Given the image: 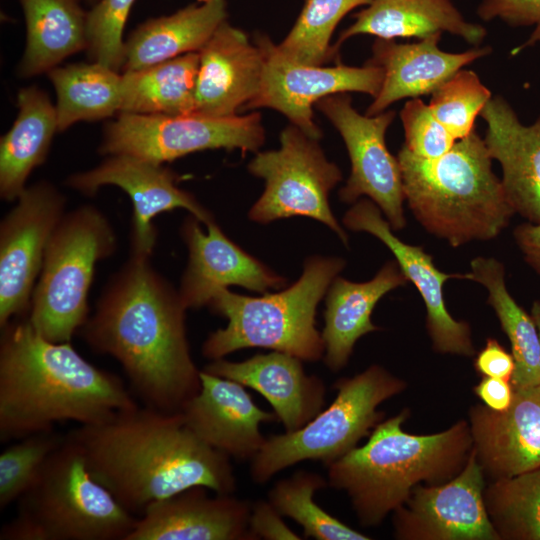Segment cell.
<instances>
[{
	"instance_id": "6da1fadb",
	"label": "cell",
	"mask_w": 540,
	"mask_h": 540,
	"mask_svg": "<svg viewBox=\"0 0 540 540\" xmlns=\"http://www.w3.org/2000/svg\"><path fill=\"white\" fill-rule=\"evenodd\" d=\"M186 309L149 257L131 255L82 332L94 351L120 363L145 406L181 412L201 388L186 336Z\"/></svg>"
},
{
	"instance_id": "7a4b0ae2",
	"label": "cell",
	"mask_w": 540,
	"mask_h": 540,
	"mask_svg": "<svg viewBox=\"0 0 540 540\" xmlns=\"http://www.w3.org/2000/svg\"><path fill=\"white\" fill-rule=\"evenodd\" d=\"M91 475L131 514L194 486L234 494L231 458L193 433L182 412L137 406L66 433Z\"/></svg>"
},
{
	"instance_id": "3957f363",
	"label": "cell",
	"mask_w": 540,
	"mask_h": 540,
	"mask_svg": "<svg viewBox=\"0 0 540 540\" xmlns=\"http://www.w3.org/2000/svg\"><path fill=\"white\" fill-rule=\"evenodd\" d=\"M0 338V440H19L62 421L96 425L137 403L116 375L52 342L28 321H10Z\"/></svg>"
},
{
	"instance_id": "277c9868",
	"label": "cell",
	"mask_w": 540,
	"mask_h": 540,
	"mask_svg": "<svg viewBox=\"0 0 540 540\" xmlns=\"http://www.w3.org/2000/svg\"><path fill=\"white\" fill-rule=\"evenodd\" d=\"M404 408L381 421L357 446L330 464L328 485L344 491L362 527H376L402 506L413 489L453 479L465 466L473 447L467 420L427 435L410 434Z\"/></svg>"
},
{
	"instance_id": "5b68a950",
	"label": "cell",
	"mask_w": 540,
	"mask_h": 540,
	"mask_svg": "<svg viewBox=\"0 0 540 540\" xmlns=\"http://www.w3.org/2000/svg\"><path fill=\"white\" fill-rule=\"evenodd\" d=\"M397 158L414 217L454 248L496 238L515 214L475 130L441 157L420 158L403 146Z\"/></svg>"
},
{
	"instance_id": "8992f818",
	"label": "cell",
	"mask_w": 540,
	"mask_h": 540,
	"mask_svg": "<svg viewBox=\"0 0 540 540\" xmlns=\"http://www.w3.org/2000/svg\"><path fill=\"white\" fill-rule=\"evenodd\" d=\"M344 265L340 258L310 257L297 282L261 297L218 290L208 306L228 323L208 336L202 354L216 360L243 348L261 347L302 361L320 360L325 348L315 326L316 309Z\"/></svg>"
},
{
	"instance_id": "52a82bcc",
	"label": "cell",
	"mask_w": 540,
	"mask_h": 540,
	"mask_svg": "<svg viewBox=\"0 0 540 540\" xmlns=\"http://www.w3.org/2000/svg\"><path fill=\"white\" fill-rule=\"evenodd\" d=\"M17 504L0 540H126L138 519L94 479L66 434Z\"/></svg>"
},
{
	"instance_id": "ba28073f",
	"label": "cell",
	"mask_w": 540,
	"mask_h": 540,
	"mask_svg": "<svg viewBox=\"0 0 540 540\" xmlns=\"http://www.w3.org/2000/svg\"><path fill=\"white\" fill-rule=\"evenodd\" d=\"M407 386L405 380L377 364L338 379L333 385L336 397L327 408L294 432L266 438L251 460L252 481L265 484L283 469L305 460H318L328 467L371 434L385 417L379 405Z\"/></svg>"
},
{
	"instance_id": "9c48e42d",
	"label": "cell",
	"mask_w": 540,
	"mask_h": 540,
	"mask_svg": "<svg viewBox=\"0 0 540 540\" xmlns=\"http://www.w3.org/2000/svg\"><path fill=\"white\" fill-rule=\"evenodd\" d=\"M106 216L91 205L65 213L47 245L28 321L49 341L70 342L88 320L95 265L115 252Z\"/></svg>"
},
{
	"instance_id": "30bf717a",
	"label": "cell",
	"mask_w": 540,
	"mask_h": 540,
	"mask_svg": "<svg viewBox=\"0 0 540 540\" xmlns=\"http://www.w3.org/2000/svg\"><path fill=\"white\" fill-rule=\"evenodd\" d=\"M318 140L294 125L280 135L278 150L259 152L248 170L265 180V190L249 211L251 220L269 223L306 216L327 225L347 245L348 237L334 217L329 192L341 181L338 166L327 160Z\"/></svg>"
},
{
	"instance_id": "8fae6325",
	"label": "cell",
	"mask_w": 540,
	"mask_h": 540,
	"mask_svg": "<svg viewBox=\"0 0 540 540\" xmlns=\"http://www.w3.org/2000/svg\"><path fill=\"white\" fill-rule=\"evenodd\" d=\"M265 131L260 113L231 117L120 113L107 126L100 153L163 164L189 153L224 148L257 151Z\"/></svg>"
},
{
	"instance_id": "7c38bea8",
	"label": "cell",
	"mask_w": 540,
	"mask_h": 540,
	"mask_svg": "<svg viewBox=\"0 0 540 540\" xmlns=\"http://www.w3.org/2000/svg\"><path fill=\"white\" fill-rule=\"evenodd\" d=\"M263 59L258 90L243 110L270 108L286 116L292 125L319 140L313 106L330 95L360 92L375 98L382 86L383 70L366 63L362 67L337 64L323 67L297 62L285 56L268 36L255 37Z\"/></svg>"
},
{
	"instance_id": "4fadbf2b",
	"label": "cell",
	"mask_w": 540,
	"mask_h": 540,
	"mask_svg": "<svg viewBox=\"0 0 540 540\" xmlns=\"http://www.w3.org/2000/svg\"><path fill=\"white\" fill-rule=\"evenodd\" d=\"M340 133L351 162V173L340 190L347 203L368 196L385 214L394 231L406 226L403 179L398 158L388 150L385 135L395 118L393 110L362 115L347 93L327 96L315 105Z\"/></svg>"
},
{
	"instance_id": "5bb4252c",
	"label": "cell",
	"mask_w": 540,
	"mask_h": 540,
	"mask_svg": "<svg viewBox=\"0 0 540 540\" xmlns=\"http://www.w3.org/2000/svg\"><path fill=\"white\" fill-rule=\"evenodd\" d=\"M0 224V327L29 312L49 240L65 212L50 183L26 187Z\"/></svg>"
},
{
	"instance_id": "9a60e30c",
	"label": "cell",
	"mask_w": 540,
	"mask_h": 540,
	"mask_svg": "<svg viewBox=\"0 0 540 540\" xmlns=\"http://www.w3.org/2000/svg\"><path fill=\"white\" fill-rule=\"evenodd\" d=\"M486 476L472 448L453 479L416 486L393 512L398 540H500L486 511Z\"/></svg>"
},
{
	"instance_id": "2e32d148",
	"label": "cell",
	"mask_w": 540,
	"mask_h": 540,
	"mask_svg": "<svg viewBox=\"0 0 540 540\" xmlns=\"http://www.w3.org/2000/svg\"><path fill=\"white\" fill-rule=\"evenodd\" d=\"M67 185L86 195L95 194L104 185L118 186L128 194L133 205V256L151 255L157 239L153 219L163 212L183 208L206 226L214 221L192 194L178 187L175 173L162 164L135 156L109 155L99 166L71 175Z\"/></svg>"
},
{
	"instance_id": "e0dca14e",
	"label": "cell",
	"mask_w": 540,
	"mask_h": 540,
	"mask_svg": "<svg viewBox=\"0 0 540 540\" xmlns=\"http://www.w3.org/2000/svg\"><path fill=\"white\" fill-rule=\"evenodd\" d=\"M344 225L352 231L368 232L393 253L407 280L416 287L426 307V328L433 350L441 354L473 357L476 354L469 323L454 319L443 297L444 283L452 278L464 279V274L440 271L433 258L421 246L400 240L380 208L371 200L361 199L344 215Z\"/></svg>"
},
{
	"instance_id": "ac0fdd59",
	"label": "cell",
	"mask_w": 540,
	"mask_h": 540,
	"mask_svg": "<svg viewBox=\"0 0 540 540\" xmlns=\"http://www.w3.org/2000/svg\"><path fill=\"white\" fill-rule=\"evenodd\" d=\"M467 421L472 448L490 480L540 468V385L514 388L502 412L471 406Z\"/></svg>"
},
{
	"instance_id": "d6986e66",
	"label": "cell",
	"mask_w": 540,
	"mask_h": 540,
	"mask_svg": "<svg viewBox=\"0 0 540 540\" xmlns=\"http://www.w3.org/2000/svg\"><path fill=\"white\" fill-rule=\"evenodd\" d=\"M199 222L192 215L181 228L189 261L178 293L187 309L208 305L218 290L231 285L265 292L286 284V278L274 273L228 239L215 221L207 225V234Z\"/></svg>"
},
{
	"instance_id": "ffe728a7",
	"label": "cell",
	"mask_w": 540,
	"mask_h": 540,
	"mask_svg": "<svg viewBox=\"0 0 540 540\" xmlns=\"http://www.w3.org/2000/svg\"><path fill=\"white\" fill-rule=\"evenodd\" d=\"M194 486L150 504L126 540H253L251 503Z\"/></svg>"
},
{
	"instance_id": "44dd1931",
	"label": "cell",
	"mask_w": 540,
	"mask_h": 540,
	"mask_svg": "<svg viewBox=\"0 0 540 540\" xmlns=\"http://www.w3.org/2000/svg\"><path fill=\"white\" fill-rule=\"evenodd\" d=\"M200 379L199 392L181 411L186 425L228 457L251 461L266 441L260 425L277 420L276 414L259 408L236 381L204 370Z\"/></svg>"
},
{
	"instance_id": "7402d4cb",
	"label": "cell",
	"mask_w": 540,
	"mask_h": 540,
	"mask_svg": "<svg viewBox=\"0 0 540 540\" xmlns=\"http://www.w3.org/2000/svg\"><path fill=\"white\" fill-rule=\"evenodd\" d=\"M198 52L193 115H237L260 84L263 59L258 45L244 31L225 21Z\"/></svg>"
},
{
	"instance_id": "603a6c76",
	"label": "cell",
	"mask_w": 540,
	"mask_h": 540,
	"mask_svg": "<svg viewBox=\"0 0 540 540\" xmlns=\"http://www.w3.org/2000/svg\"><path fill=\"white\" fill-rule=\"evenodd\" d=\"M261 394L273 408L285 432H294L314 418L325 404L326 386L307 375L302 360L288 353L256 354L241 362L212 360L202 369Z\"/></svg>"
},
{
	"instance_id": "cb8c5ba5",
	"label": "cell",
	"mask_w": 540,
	"mask_h": 540,
	"mask_svg": "<svg viewBox=\"0 0 540 540\" xmlns=\"http://www.w3.org/2000/svg\"><path fill=\"white\" fill-rule=\"evenodd\" d=\"M441 35L435 33L412 43L375 40L368 63L382 68L383 82L365 114L376 115L399 100L432 94L457 71L492 51L489 46H477L447 52L438 46Z\"/></svg>"
},
{
	"instance_id": "d4e9b609",
	"label": "cell",
	"mask_w": 540,
	"mask_h": 540,
	"mask_svg": "<svg viewBox=\"0 0 540 540\" xmlns=\"http://www.w3.org/2000/svg\"><path fill=\"white\" fill-rule=\"evenodd\" d=\"M484 142L502 169L507 199L530 223H540V116L524 125L502 96H492L480 113Z\"/></svg>"
},
{
	"instance_id": "484cf974",
	"label": "cell",
	"mask_w": 540,
	"mask_h": 540,
	"mask_svg": "<svg viewBox=\"0 0 540 540\" xmlns=\"http://www.w3.org/2000/svg\"><path fill=\"white\" fill-rule=\"evenodd\" d=\"M408 282L396 261H388L369 281L354 283L336 277L326 296L324 311V363L332 372L348 363L354 345L364 335L380 330L371 321L378 301Z\"/></svg>"
},
{
	"instance_id": "4316f807",
	"label": "cell",
	"mask_w": 540,
	"mask_h": 540,
	"mask_svg": "<svg viewBox=\"0 0 540 540\" xmlns=\"http://www.w3.org/2000/svg\"><path fill=\"white\" fill-rule=\"evenodd\" d=\"M354 17L334 45L337 52L343 42L361 34L394 40L448 32L475 47L487 36L485 27L467 21L452 0H372Z\"/></svg>"
},
{
	"instance_id": "83f0119b",
	"label": "cell",
	"mask_w": 540,
	"mask_h": 540,
	"mask_svg": "<svg viewBox=\"0 0 540 540\" xmlns=\"http://www.w3.org/2000/svg\"><path fill=\"white\" fill-rule=\"evenodd\" d=\"M226 18L225 0H210L146 21L125 42L124 71L200 51Z\"/></svg>"
},
{
	"instance_id": "f1b7e54d",
	"label": "cell",
	"mask_w": 540,
	"mask_h": 540,
	"mask_svg": "<svg viewBox=\"0 0 540 540\" xmlns=\"http://www.w3.org/2000/svg\"><path fill=\"white\" fill-rule=\"evenodd\" d=\"M18 116L0 142V196L13 201L26 188L25 182L48 153L58 130L57 112L47 94L36 87L18 93Z\"/></svg>"
},
{
	"instance_id": "f546056e",
	"label": "cell",
	"mask_w": 540,
	"mask_h": 540,
	"mask_svg": "<svg viewBox=\"0 0 540 540\" xmlns=\"http://www.w3.org/2000/svg\"><path fill=\"white\" fill-rule=\"evenodd\" d=\"M27 44L20 74L50 71L63 59L88 48L87 14L77 0H20Z\"/></svg>"
},
{
	"instance_id": "4dcf8cb0",
	"label": "cell",
	"mask_w": 540,
	"mask_h": 540,
	"mask_svg": "<svg viewBox=\"0 0 540 540\" xmlns=\"http://www.w3.org/2000/svg\"><path fill=\"white\" fill-rule=\"evenodd\" d=\"M199 52L124 71L120 113L193 115Z\"/></svg>"
},
{
	"instance_id": "1f68e13d",
	"label": "cell",
	"mask_w": 540,
	"mask_h": 540,
	"mask_svg": "<svg viewBox=\"0 0 540 540\" xmlns=\"http://www.w3.org/2000/svg\"><path fill=\"white\" fill-rule=\"evenodd\" d=\"M488 291V304L494 309L502 330L511 344L515 371L514 388L540 385V340L535 321L511 296L505 283L504 265L492 257H476L470 272L464 274Z\"/></svg>"
},
{
	"instance_id": "d6a6232c",
	"label": "cell",
	"mask_w": 540,
	"mask_h": 540,
	"mask_svg": "<svg viewBox=\"0 0 540 540\" xmlns=\"http://www.w3.org/2000/svg\"><path fill=\"white\" fill-rule=\"evenodd\" d=\"M48 75L57 94L58 131L120 111L122 75L116 70L95 62L55 67Z\"/></svg>"
},
{
	"instance_id": "836d02e7",
	"label": "cell",
	"mask_w": 540,
	"mask_h": 540,
	"mask_svg": "<svg viewBox=\"0 0 540 540\" xmlns=\"http://www.w3.org/2000/svg\"><path fill=\"white\" fill-rule=\"evenodd\" d=\"M328 485L322 475L300 469L277 481L268 492V500L283 517L303 528L306 538L316 540H369L371 537L343 523L315 501L314 494Z\"/></svg>"
},
{
	"instance_id": "e575fe53",
	"label": "cell",
	"mask_w": 540,
	"mask_h": 540,
	"mask_svg": "<svg viewBox=\"0 0 540 540\" xmlns=\"http://www.w3.org/2000/svg\"><path fill=\"white\" fill-rule=\"evenodd\" d=\"M484 503L500 540H540V468L491 480Z\"/></svg>"
},
{
	"instance_id": "d590c367",
	"label": "cell",
	"mask_w": 540,
	"mask_h": 540,
	"mask_svg": "<svg viewBox=\"0 0 540 540\" xmlns=\"http://www.w3.org/2000/svg\"><path fill=\"white\" fill-rule=\"evenodd\" d=\"M372 0H304L303 8L280 51L297 62L321 66L337 54L331 37L338 23L354 8Z\"/></svg>"
},
{
	"instance_id": "8d00e7d4",
	"label": "cell",
	"mask_w": 540,
	"mask_h": 540,
	"mask_svg": "<svg viewBox=\"0 0 540 540\" xmlns=\"http://www.w3.org/2000/svg\"><path fill=\"white\" fill-rule=\"evenodd\" d=\"M491 91L472 70L460 69L432 94L428 103L434 116L456 140L470 135Z\"/></svg>"
},
{
	"instance_id": "74e56055",
	"label": "cell",
	"mask_w": 540,
	"mask_h": 540,
	"mask_svg": "<svg viewBox=\"0 0 540 540\" xmlns=\"http://www.w3.org/2000/svg\"><path fill=\"white\" fill-rule=\"evenodd\" d=\"M65 435L54 429L19 439L0 454V509L4 510L31 487Z\"/></svg>"
},
{
	"instance_id": "f35d334b",
	"label": "cell",
	"mask_w": 540,
	"mask_h": 540,
	"mask_svg": "<svg viewBox=\"0 0 540 540\" xmlns=\"http://www.w3.org/2000/svg\"><path fill=\"white\" fill-rule=\"evenodd\" d=\"M135 0H99L87 13L88 50L109 68H123L125 42L123 29Z\"/></svg>"
},
{
	"instance_id": "ab89813d",
	"label": "cell",
	"mask_w": 540,
	"mask_h": 540,
	"mask_svg": "<svg viewBox=\"0 0 540 540\" xmlns=\"http://www.w3.org/2000/svg\"><path fill=\"white\" fill-rule=\"evenodd\" d=\"M400 119L404 129V146L417 157H441L457 141L420 98L405 102Z\"/></svg>"
},
{
	"instance_id": "60d3db41",
	"label": "cell",
	"mask_w": 540,
	"mask_h": 540,
	"mask_svg": "<svg viewBox=\"0 0 540 540\" xmlns=\"http://www.w3.org/2000/svg\"><path fill=\"white\" fill-rule=\"evenodd\" d=\"M476 14L487 22L498 19L511 27H534L529 38L515 47L511 55L540 43V0H481Z\"/></svg>"
},
{
	"instance_id": "b9f144b4",
	"label": "cell",
	"mask_w": 540,
	"mask_h": 540,
	"mask_svg": "<svg viewBox=\"0 0 540 540\" xmlns=\"http://www.w3.org/2000/svg\"><path fill=\"white\" fill-rule=\"evenodd\" d=\"M282 515L269 500L251 505L249 532L253 540H300L302 537L289 528Z\"/></svg>"
},
{
	"instance_id": "7bdbcfd3",
	"label": "cell",
	"mask_w": 540,
	"mask_h": 540,
	"mask_svg": "<svg viewBox=\"0 0 540 540\" xmlns=\"http://www.w3.org/2000/svg\"><path fill=\"white\" fill-rule=\"evenodd\" d=\"M474 368L481 376L501 378L511 381L515 371V361L497 339L488 338L485 346L477 353Z\"/></svg>"
},
{
	"instance_id": "ee69618b",
	"label": "cell",
	"mask_w": 540,
	"mask_h": 540,
	"mask_svg": "<svg viewBox=\"0 0 540 540\" xmlns=\"http://www.w3.org/2000/svg\"><path fill=\"white\" fill-rule=\"evenodd\" d=\"M473 392L486 407L498 412L505 411L511 405L514 396L511 381L488 376L482 377L473 387Z\"/></svg>"
},
{
	"instance_id": "f6af8a7d",
	"label": "cell",
	"mask_w": 540,
	"mask_h": 540,
	"mask_svg": "<svg viewBox=\"0 0 540 540\" xmlns=\"http://www.w3.org/2000/svg\"><path fill=\"white\" fill-rule=\"evenodd\" d=\"M514 238L525 261L540 275V223L518 225Z\"/></svg>"
},
{
	"instance_id": "bcb514c9",
	"label": "cell",
	"mask_w": 540,
	"mask_h": 540,
	"mask_svg": "<svg viewBox=\"0 0 540 540\" xmlns=\"http://www.w3.org/2000/svg\"><path fill=\"white\" fill-rule=\"evenodd\" d=\"M531 316L533 317L535 324L538 329L539 333V340H540V301L536 300L533 302L531 307Z\"/></svg>"
},
{
	"instance_id": "7dc6e473",
	"label": "cell",
	"mask_w": 540,
	"mask_h": 540,
	"mask_svg": "<svg viewBox=\"0 0 540 540\" xmlns=\"http://www.w3.org/2000/svg\"><path fill=\"white\" fill-rule=\"evenodd\" d=\"M208 1H210V0H197V2H199V3H204V2H208Z\"/></svg>"
},
{
	"instance_id": "c3c4849f",
	"label": "cell",
	"mask_w": 540,
	"mask_h": 540,
	"mask_svg": "<svg viewBox=\"0 0 540 540\" xmlns=\"http://www.w3.org/2000/svg\"><path fill=\"white\" fill-rule=\"evenodd\" d=\"M88 1H92V2H94V1H96V0H88Z\"/></svg>"
}]
</instances>
